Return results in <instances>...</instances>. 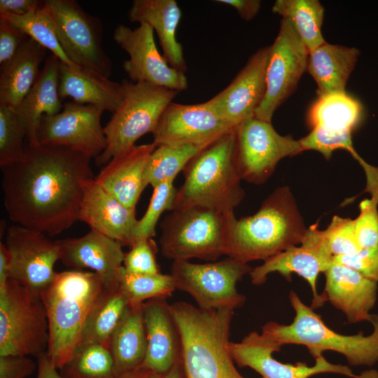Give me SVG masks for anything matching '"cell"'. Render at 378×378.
<instances>
[{"mask_svg":"<svg viewBox=\"0 0 378 378\" xmlns=\"http://www.w3.org/2000/svg\"><path fill=\"white\" fill-rule=\"evenodd\" d=\"M90 158L52 146H25L24 158L1 167L4 206L15 224L55 236L78 220Z\"/></svg>","mask_w":378,"mask_h":378,"instance_id":"obj_1","label":"cell"},{"mask_svg":"<svg viewBox=\"0 0 378 378\" xmlns=\"http://www.w3.org/2000/svg\"><path fill=\"white\" fill-rule=\"evenodd\" d=\"M169 308L180 337L186 378H245L228 349L234 309L205 310L184 301Z\"/></svg>","mask_w":378,"mask_h":378,"instance_id":"obj_2","label":"cell"},{"mask_svg":"<svg viewBox=\"0 0 378 378\" xmlns=\"http://www.w3.org/2000/svg\"><path fill=\"white\" fill-rule=\"evenodd\" d=\"M104 288L96 273L74 270L57 272L41 293L49 324L46 354L58 370L71 358L81 342L89 316Z\"/></svg>","mask_w":378,"mask_h":378,"instance_id":"obj_3","label":"cell"},{"mask_svg":"<svg viewBox=\"0 0 378 378\" xmlns=\"http://www.w3.org/2000/svg\"><path fill=\"white\" fill-rule=\"evenodd\" d=\"M307 228L290 189L277 188L255 214L236 219L226 255L245 263L265 261L300 245Z\"/></svg>","mask_w":378,"mask_h":378,"instance_id":"obj_4","label":"cell"},{"mask_svg":"<svg viewBox=\"0 0 378 378\" xmlns=\"http://www.w3.org/2000/svg\"><path fill=\"white\" fill-rule=\"evenodd\" d=\"M235 130L208 145L186 164L174 209L199 206L234 212L245 192L235 162Z\"/></svg>","mask_w":378,"mask_h":378,"instance_id":"obj_5","label":"cell"},{"mask_svg":"<svg viewBox=\"0 0 378 378\" xmlns=\"http://www.w3.org/2000/svg\"><path fill=\"white\" fill-rule=\"evenodd\" d=\"M290 304L295 316L289 324L274 321L265 323L262 334L281 348L286 344L305 346L315 358L326 351L343 355L353 366H371L378 362V316L373 315L371 334L342 335L328 327L312 307L305 304L298 295L290 290Z\"/></svg>","mask_w":378,"mask_h":378,"instance_id":"obj_6","label":"cell"},{"mask_svg":"<svg viewBox=\"0 0 378 378\" xmlns=\"http://www.w3.org/2000/svg\"><path fill=\"white\" fill-rule=\"evenodd\" d=\"M236 219L234 212L199 206L173 209L160 224V251L173 261H216L227 255Z\"/></svg>","mask_w":378,"mask_h":378,"instance_id":"obj_7","label":"cell"},{"mask_svg":"<svg viewBox=\"0 0 378 378\" xmlns=\"http://www.w3.org/2000/svg\"><path fill=\"white\" fill-rule=\"evenodd\" d=\"M124 97L104 127L106 148L95 158L97 166L135 146L144 134L153 133L167 106L178 92L146 83L123 80Z\"/></svg>","mask_w":378,"mask_h":378,"instance_id":"obj_8","label":"cell"},{"mask_svg":"<svg viewBox=\"0 0 378 378\" xmlns=\"http://www.w3.org/2000/svg\"><path fill=\"white\" fill-rule=\"evenodd\" d=\"M49 324L41 295L9 279L0 289V356L46 352Z\"/></svg>","mask_w":378,"mask_h":378,"instance_id":"obj_9","label":"cell"},{"mask_svg":"<svg viewBox=\"0 0 378 378\" xmlns=\"http://www.w3.org/2000/svg\"><path fill=\"white\" fill-rule=\"evenodd\" d=\"M42 8L68 58L81 69L109 78L112 62L102 46L100 20L75 0H45Z\"/></svg>","mask_w":378,"mask_h":378,"instance_id":"obj_10","label":"cell"},{"mask_svg":"<svg viewBox=\"0 0 378 378\" xmlns=\"http://www.w3.org/2000/svg\"><path fill=\"white\" fill-rule=\"evenodd\" d=\"M251 270L247 263L227 257L202 264L175 260L170 274L176 289L188 293L198 307L205 310L236 309L246 300L237 291V283Z\"/></svg>","mask_w":378,"mask_h":378,"instance_id":"obj_11","label":"cell"},{"mask_svg":"<svg viewBox=\"0 0 378 378\" xmlns=\"http://www.w3.org/2000/svg\"><path fill=\"white\" fill-rule=\"evenodd\" d=\"M235 138L237 171L241 180L253 184L264 183L281 159L303 152L298 140L255 116L235 129Z\"/></svg>","mask_w":378,"mask_h":378,"instance_id":"obj_12","label":"cell"},{"mask_svg":"<svg viewBox=\"0 0 378 378\" xmlns=\"http://www.w3.org/2000/svg\"><path fill=\"white\" fill-rule=\"evenodd\" d=\"M266 70V92L255 117L271 122L276 110L295 91L307 70L309 51L290 22L282 18L270 46Z\"/></svg>","mask_w":378,"mask_h":378,"instance_id":"obj_13","label":"cell"},{"mask_svg":"<svg viewBox=\"0 0 378 378\" xmlns=\"http://www.w3.org/2000/svg\"><path fill=\"white\" fill-rule=\"evenodd\" d=\"M104 110L93 105L67 102L53 115H44L37 136L41 145L61 146L97 158L106 148L101 117Z\"/></svg>","mask_w":378,"mask_h":378,"instance_id":"obj_14","label":"cell"},{"mask_svg":"<svg viewBox=\"0 0 378 378\" xmlns=\"http://www.w3.org/2000/svg\"><path fill=\"white\" fill-rule=\"evenodd\" d=\"M5 245L11 257L10 279L41 295L55 280L59 247L42 232L17 224L7 227Z\"/></svg>","mask_w":378,"mask_h":378,"instance_id":"obj_15","label":"cell"},{"mask_svg":"<svg viewBox=\"0 0 378 378\" xmlns=\"http://www.w3.org/2000/svg\"><path fill=\"white\" fill-rule=\"evenodd\" d=\"M114 41L128 55L122 66L131 81L146 83L177 92L188 88L183 72L171 66L156 46L154 30L146 23L135 29L120 24L114 29Z\"/></svg>","mask_w":378,"mask_h":378,"instance_id":"obj_16","label":"cell"},{"mask_svg":"<svg viewBox=\"0 0 378 378\" xmlns=\"http://www.w3.org/2000/svg\"><path fill=\"white\" fill-rule=\"evenodd\" d=\"M228 349L238 365L253 369L262 378H310L322 373H335L351 378L375 377L373 370L356 374L346 365L330 363L323 355L315 358V363L312 366L302 362L281 363L273 357V354L281 348L256 331L251 332L239 342H230Z\"/></svg>","mask_w":378,"mask_h":378,"instance_id":"obj_17","label":"cell"},{"mask_svg":"<svg viewBox=\"0 0 378 378\" xmlns=\"http://www.w3.org/2000/svg\"><path fill=\"white\" fill-rule=\"evenodd\" d=\"M316 225L307 228L300 245L292 246L265 260L263 263L252 269L249 273L251 283L263 284L267 276L277 272L290 281L293 274L303 278L309 285L313 300V309L321 307L323 302L317 292L316 280L320 273H324L334 262V257L326 247Z\"/></svg>","mask_w":378,"mask_h":378,"instance_id":"obj_18","label":"cell"},{"mask_svg":"<svg viewBox=\"0 0 378 378\" xmlns=\"http://www.w3.org/2000/svg\"><path fill=\"white\" fill-rule=\"evenodd\" d=\"M233 130L207 102H171L152 133L153 142L157 146L209 145Z\"/></svg>","mask_w":378,"mask_h":378,"instance_id":"obj_19","label":"cell"},{"mask_svg":"<svg viewBox=\"0 0 378 378\" xmlns=\"http://www.w3.org/2000/svg\"><path fill=\"white\" fill-rule=\"evenodd\" d=\"M271 46L259 48L231 83L206 101L232 128L255 116L266 92V70Z\"/></svg>","mask_w":378,"mask_h":378,"instance_id":"obj_20","label":"cell"},{"mask_svg":"<svg viewBox=\"0 0 378 378\" xmlns=\"http://www.w3.org/2000/svg\"><path fill=\"white\" fill-rule=\"evenodd\" d=\"M56 241L59 247V260L63 265L76 270H92L104 288L119 286V274L125 253L120 243L92 230L80 237Z\"/></svg>","mask_w":378,"mask_h":378,"instance_id":"obj_21","label":"cell"},{"mask_svg":"<svg viewBox=\"0 0 378 378\" xmlns=\"http://www.w3.org/2000/svg\"><path fill=\"white\" fill-rule=\"evenodd\" d=\"M78 220L122 246L131 247L134 244V232L138 221L135 209L125 206L105 191L94 178L83 183Z\"/></svg>","mask_w":378,"mask_h":378,"instance_id":"obj_22","label":"cell"},{"mask_svg":"<svg viewBox=\"0 0 378 378\" xmlns=\"http://www.w3.org/2000/svg\"><path fill=\"white\" fill-rule=\"evenodd\" d=\"M323 274L325 287L320 294L323 304L328 301L345 315L349 323L370 321V312L377 298V283L335 262Z\"/></svg>","mask_w":378,"mask_h":378,"instance_id":"obj_23","label":"cell"},{"mask_svg":"<svg viewBox=\"0 0 378 378\" xmlns=\"http://www.w3.org/2000/svg\"><path fill=\"white\" fill-rule=\"evenodd\" d=\"M146 337L143 365L160 374L167 372L181 358L180 337L166 299L142 304Z\"/></svg>","mask_w":378,"mask_h":378,"instance_id":"obj_24","label":"cell"},{"mask_svg":"<svg viewBox=\"0 0 378 378\" xmlns=\"http://www.w3.org/2000/svg\"><path fill=\"white\" fill-rule=\"evenodd\" d=\"M157 147L153 142L135 146L113 158L94 178L108 193L125 206L135 209L145 189L144 173L148 159Z\"/></svg>","mask_w":378,"mask_h":378,"instance_id":"obj_25","label":"cell"},{"mask_svg":"<svg viewBox=\"0 0 378 378\" xmlns=\"http://www.w3.org/2000/svg\"><path fill=\"white\" fill-rule=\"evenodd\" d=\"M59 64L55 55H48L36 82L15 111L30 146L41 145L37 132L41 118L55 115L63 108L59 92Z\"/></svg>","mask_w":378,"mask_h":378,"instance_id":"obj_26","label":"cell"},{"mask_svg":"<svg viewBox=\"0 0 378 378\" xmlns=\"http://www.w3.org/2000/svg\"><path fill=\"white\" fill-rule=\"evenodd\" d=\"M129 20L146 23L156 32L163 57L175 69H187L181 44L176 39V30L181 10L174 0H134L127 14Z\"/></svg>","mask_w":378,"mask_h":378,"instance_id":"obj_27","label":"cell"},{"mask_svg":"<svg viewBox=\"0 0 378 378\" xmlns=\"http://www.w3.org/2000/svg\"><path fill=\"white\" fill-rule=\"evenodd\" d=\"M59 92L62 100L69 97L74 102L93 105L112 113L118 108L124 97L122 83L81 68L70 67L61 62Z\"/></svg>","mask_w":378,"mask_h":378,"instance_id":"obj_28","label":"cell"},{"mask_svg":"<svg viewBox=\"0 0 378 378\" xmlns=\"http://www.w3.org/2000/svg\"><path fill=\"white\" fill-rule=\"evenodd\" d=\"M47 49L28 37L15 55L0 65V104L14 111L36 82Z\"/></svg>","mask_w":378,"mask_h":378,"instance_id":"obj_29","label":"cell"},{"mask_svg":"<svg viewBox=\"0 0 378 378\" xmlns=\"http://www.w3.org/2000/svg\"><path fill=\"white\" fill-rule=\"evenodd\" d=\"M359 55L356 48L327 42L311 52L307 71L315 80L318 95L346 92L347 80Z\"/></svg>","mask_w":378,"mask_h":378,"instance_id":"obj_30","label":"cell"},{"mask_svg":"<svg viewBox=\"0 0 378 378\" xmlns=\"http://www.w3.org/2000/svg\"><path fill=\"white\" fill-rule=\"evenodd\" d=\"M146 346L142 304H129L111 337L109 345L117 375L134 370L143 365Z\"/></svg>","mask_w":378,"mask_h":378,"instance_id":"obj_31","label":"cell"},{"mask_svg":"<svg viewBox=\"0 0 378 378\" xmlns=\"http://www.w3.org/2000/svg\"><path fill=\"white\" fill-rule=\"evenodd\" d=\"M363 115V106L358 99L346 92H332L318 95L308 111L307 122L311 129L352 134Z\"/></svg>","mask_w":378,"mask_h":378,"instance_id":"obj_32","label":"cell"},{"mask_svg":"<svg viewBox=\"0 0 378 378\" xmlns=\"http://www.w3.org/2000/svg\"><path fill=\"white\" fill-rule=\"evenodd\" d=\"M128 307L119 286L104 288L89 316L81 342L98 343L109 348L111 337Z\"/></svg>","mask_w":378,"mask_h":378,"instance_id":"obj_33","label":"cell"},{"mask_svg":"<svg viewBox=\"0 0 378 378\" xmlns=\"http://www.w3.org/2000/svg\"><path fill=\"white\" fill-rule=\"evenodd\" d=\"M272 11L288 20L310 53L325 43L324 7L318 0H276Z\"/></svg>","mask_w":378,"mask_h":378,"instance_id":"obj_34","label":"cell"},{"mask_svg":"<svg viewBox=\"0 0 378 378\" xmlns=\"http://www.w3.org/2000/svg\"><path fill=\"white\" fill-rule=\"evenodd\" d=\"M59 370L64 378H118L109 348L93 342H81Z\"/></svg>","mask_w":378,"mask_h":378,"instance_id":"obj_35","label":"cell"},{"mask_svg":"<svg viewBox=\"0 0 378 378\" xmlns=\"http://www.w3.org/2000/svg\"><path fill=\"white\" fill-rule=\"evenodd\" d=\"M207 146H157L146 164L145 186L150 185L154 187L166 181L174 180L189 161Z\"/></svg>","mask_w":378,"mask_h":378,"instance_id":"obj_36","label":"cell"},{"mask_svg":"<svg viewBox=\"0 0 378 378\" xmlns=\"http://www.w3.org/2000/svg\"><path fill=\"white\" fill-rule=\"evenodd\" d=\"M118 284L129 304L132 306L141 305L150 300L166 299L176 289L171 274H135L127 272L123 267Z\"/></svg>","mask_w":378,"mask_h":378,"instance_id":"obj_37","label":"cell"},{"mask_svg":"<svg viewBox=\"0 0 378 378\" xmlns=\"http://www.w3.org/2000/svg\"><path fill=\"white\" fill-rule=\"evenodd\" d=\"M0 18L9 22L27 36L50 50V53L55 55L62 63L72 68H80L66 55L59 44L52 22L42 8L22 16L0 13Z\"/></svg>","mask_w":378,"mask_h":378,"instance_id":"obj_38","label":"cell"},{"mask_svg":"<svg viewBox=\"0 0 378 378\" xmlns=\"http://www.w3.org/2000/svg\"><path fill=\"white\" fill-rule=\"evenodd\" d=\"M174 181L168 180L153 187L147 209L137 221L134 232V244L141 239L153 238L163 212L173 210L177 190L174 186Z\"/></svg>","mask_w":378,"mask_h":378,"instance_id":"obj_39","label":"cell"},{"mask_svg":"<svg viewBox=\"0 0 378 378\" xmlns=\"http://www.w3.org/2000/svg\"><path fill=\"white\" fill-rule=\"evenodd\" d=\"M25 134L15 111L0 104V167L18 162L24 158Z\"/></svg>","mask_w":378,"mask_h":378,"instance_id":"obj_40","label":"cell"},{"mask_svg":"<svg viewBox=\"0 0 378 378\" xmlns=\"http://www.w3.org/2000/svg\"><path fill=\"white\" fill-rule=\"evenodd\" d=\"M320 233L334 258L354 254L360 249L355 237L354 219L334 216L328 226L320 230Z\"/></svg>","mask_w":378,"mask_h":378,"instance_id":"obj_41","label":"cell"},{"mask_svg":"<svg viewBox=\"0 0 378 378\" xmlns=\"http://www.w3.org/2000/svg\"><path fill=\"white\" fill-rule=\"evenodd\" d=\"M351 133H337L326 132L313 128L305 136L298 140L304 150H315L320 153L326 160H329L332 153L338 149L349 152L362 164L363 160L354 148Z\"/></svg>","mask_w":378,"mask_h":378,"instance_id":"obj_42","label":"cell"},{"mask_svg":"<svg viewBox=\"0 0 378 378\" xmlns=\"http://www.w3.org/2000/svg\"><path fill=\"white\" fill-rule=\"evenodd\" d=\"M157 246L152 238L139 240L125 253L123 267L129 273L154 274L160 273L156 261Z\"/></svg>","mask_w":378,"mask_h":378,"instance_id":"obj_43","label":"cell"},{"mask_svg":"<svg viewBox=\"0 0 378 378\" xmlns=\"http://www.w3.org/2000/svg\"><path fill=\"white\" fill-rule=\"evenodd\" d=\"M378 203L372 199L363 200L360 214L354 219V233L360 248L378 246Z\"/></svg>","mask_w":378,"mask_h":378,"instance_id":"obj_44","label":"cell"},{"mask_svg":"<svg viewBox=\"0 0 378 378\" xmlns=\"http://www.w3.org/2000/svg\"><path fill=\"white\" fill-rule=\"evenodd\" d=\"M334 262L348 266L378 283V246L360 248L354 254L337 257Z\"/></svg>","mask_w":378,"mask_h":378,"instance_id":"obj_45","label":"cell"},{"mask_svg":"<svg viewBox=\"0 0 378 378\" xmlns=\"http://www.w3.org/2000/svg\"><path fill=\"white\" fill-rule=\"evenodd\" d=\"M28 37L11 23L0 18V65L10 59Z\"/></svg>","mask_w":378,"mask_h":378,"instance_id":"obj_46","label":"cell"},{"mask_svg":"<svg viewBox=\"0 0 378 378\" xmlns=\"http://www.w3.org/2000/svg\"><path fill=\"white\" fill-rule=\"evenodd\" d=\"M35 369V363L27 356H0V378H26Z\"/></svg>","mask_w":378,"mask_h":378,"instance_id":"obj_47","label":"cell"},{"mask_svg":"<svg viewBox=\"0 0 378 378\" xmlns=\"http://www.w3.org/2000/svg\"><path fill=\"white\" fill-rule=\"evenodd\" d=\"M43 5V1L39 0H0V13L22 16Z\"/></svg>","mask_w":378,"mask_h":378,"instance_id":"obj_48","label":"cell"},{"mask_svg":"<svg viewBox=\"0 0 378 378\" xmlns=\"http://www.w3.org/2000/svg\"><path fill=\"white\" fill-rule=\"evenodd\" d=\"M223 4L234 8L244 20L249 21L253 19L258 13L261 3L258 0H218Z\"/></svg>","mask_w":378,"mask_h":378,"instance_id":"obj_49","label":"cell"},{"mask_svg":"<svg viewBox=\"0 0 378 378\" xmlns=\"http://www.w3.org/2000/svg\"><path fill=\"white\" fill-rule=\"evenodd\" d=\"M37 360L38 373L36 378H64L51 362L46 352L38 355Z\"/></svg>","mask_w":378,"mask_h":378,"instance_id":"obj_50","label":"cell"},{"mask_svg":"<svg viewBox=\"0 0 378 378\" xmlns=\"http://www.w3.org/2000/svg\"><path fill=\"white\" fill-rule=\"evenodd\" d=\"M11 257L5 244L0 243V289L3 288L10 279Z\"/></svg>","mask_w":378,"mask_h":378,"instance_id":"obj_51","label":"cell"},{"mask_svg":"<svg viewBox=\"0 0 378 378\" xmlns=\"http://www.w3.org/2000/svg\"><path fill=\"white\" fill-rule=\"evenodd\" d=\"M160 374L141 365L139 368L118 376V378H162Z\"/></svg>","mask_w":378,"mask_h":378,"instance_id":"obj_52","label":"cell"},{"mask_svg":"<svg viewBox=\"0 0 378 378\" xmlns=\"http://www.w3.org/2000/svg\"><path fill=\"white\" fill-rule=\"evenodd\" d=\"M181 368L182 364L180 358L167 372L162 374V378H183Z\"/></svg>","mask_w":378,"mask_h":378,"instance_id":"obj_53","label":"cell"}]
</instances>
